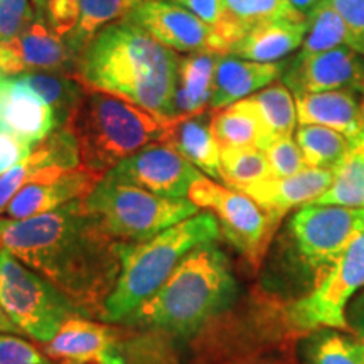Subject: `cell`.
I'll return each instance as SVG.
<instances>
[{
  "mask_svg": "<svg viewBox=\"0 0 364 364\" xmlns=\"http://www.w3.org/2000/svg\"><path fill=\"white\" fill-rule=\"evenodd\" d=\"M235 294L226 255L209 241L191 250L161 289L124 322L188 336L230 306Z\"/></svg>",
  "mask_w": 364,
  "mask_h": 364,
  "instance_id": "cell-3",
  "label": "cell"
},
{
  "mask_svg": "<svg viewBox=\"0 0 364 364\" xmlns=\"http://www.w3.org/2000/svg\"><path fill=\"white\" fill-rule=\"evenodd\" d=\"M0 364H53L44 353L14 334H0Z\"/></svg>",
  "mask_w": 364,
  "mask_h": 364,
  "instance_id": "cell-38",
  "label": "cell"
},
{
  "mask_svg": "<svg viewBox=\"0 0 364 364\" xmlns=\"http://www.w3.org/2000/svg\"><path fill=\"white\" fill-rule=\"evenodd\" d=\"M294 97L331 90H361L364 86V56L353 48L295 56L282 76Z\"/></svg>",
  "mask_w": 364,
  "mask_h": 364,
  "instance_id": "cell-14",
  "label": "cell"
},
{
  "mask_svg": "<svg viewBox=\"0 0 364 364\" xmlns=\"http://www.w3.org/2000/svg\"><path fill=\"white\" fill-rule=\"evenodd\" d=\"M289 59L279 63H257L230 54L218 59L209 108L220 110L228 105L252 97L284 76Z\"/></svg>",
  "mask_w": 364,
  "mask_h": 364,
  "instance_id": "cell-20",
  "label": "cell"
},
{
  "mask_svg": "<svg viewBox=\"0 0 364 364\" xmlns=\"http://www.w3.org/2000/svg\"><path fill=\"white\" fill-rule=\"evenodd\" d=\"M302 16L289 0H221V16L215 29L221 54L230 49L255 26L263 22Z\"/></svg>",
  "mask_w": 364,
  "mask_h": 364,
  "instance_id": "cell-23",
  "label": "cell"
},
{
  "mask_svg": "<svg viewBox=\"0 0 364 364\" xmlns=\"http://www.w3.org/2000/svg\"><path fill=\"white\" fill-rule=\"evenodd\" d=\"M78 167H81V157L76 136L68 125L59 127L36 145L29 157L0 176V215L6 213L14 196L24 186Z\"/></svg>",
  "mask_w": 364,
  "mask_h": 364,
  "instance_id": "cell-15",
  "label": "cell"
},
{
  "mask_svg": "<svg viewBox=\"0 0 364 364\" xmlns=\"http://www.w3.org/2000/svg\"><path fill=\"white\" fill-rule=\"evenodd\" d=\"M311 364H364V339L329 331L317 334L309 348Z\"/></svg>",
  "mask_w": 364,
  "mask_h": 364,
  "instance_id": "cell-34",
  "label": "cell"
},
{
  "mask_svg": "<svg viewBox=\"0 0 364 364\" xmlns=\"http://www.w3.org/2000/svg\"><path fill=\"white\" fill-rule=\"evenodd\" d=\"M188 199L216 216L221 235L236 252L253 265L260 263L279 226L250 196L201 176L191 186Z\"/></svg>",
  "mask_w": 364,
  "mask_h": 364,
  "instance_id": "cell-9",
  "label": "cell"
},
{
  "mask_svg": "<svg viewBox=\"0 0 364 364\" xmlns=\"http://www.w3.org/2000/svg\"><path fill=\"white\" fill-rule=\"evenodd\" d=\"M220 236L216 216L201 211L142 243H120V277L105 302L102 321H125L161 289L191 250Z\"/></svg>",
  "mask_w": 364,
  "mask_h": 364,
  "instance_id": "cell-4",
  "label": "cell"
},
{
  "mask_svg": "<svg viewBox=\"0 0 364 364\" xmlns=\"http://www.w3.org/2000/svg\"><path fill=\"white\" fill-rule=\"evenodd\" d=\"M359 91H361V97H363V105H364V86H363V88L359 90Z\"/></svg>",
  "mask_w": 364,
  "mask_h": 364,
  "instance_id": "cell-47",
  "label": "cell"
},
{
  "mask_svg": "<svg viewBox=\"0 0 364 364\" xmlns=\"http://www.w3.org/2000/svg\"><path fill=\"white\" fill-rule=\"evenodd\" d=\"M59 129L56 113L16 75L0 73V134L17 136L31 147Z\"/></svg>",
  "mask_w": 364,
  "mask_h": 364,
  "instance_id": "cell-16",
  "label": "cell"
},
{
  "mask_svg": "<svg viewBox=\"0 0 364 364\" xmlns=\"http://www.w3.org/2000/svg\"><path fill=\"white\" fill-rule=\"evenodd\" d=\"M68 127L78 142L81 167L105 176L145 145L161 142L167 118L113 95L88 90Z\"/></svg>",
  "mask_w": 364,
  "mask_h": 364,
  "instance_id": "cell-5",
  "label": "cell"
},
{
  "mask_svg": "<svg viewBox=\"0 0 364 364\" xmlns=\"http://www.w3.org/2000/svg\"><path fill=\"white\" fill-rule=\"evenodd\" d=\"M81 0H46L44 19L53 33L66 39L80 21Z\"/></svg>",
  "mask_w": 364,
  "mask_h": 364,
  "instance_id": "cell-37",
  "label": "cell"
},
{
  "mask_svg": "<svg viewBox=\"0 0 364 364\" xmlns=\"http://www.w3.org/2000/svg\"><path fill=\"white\" fill-rule=\"evenodd\" d=\"M307 167L334 171L351 149V140L339 132L321 125H300L295 132Z\"/></svg>",
  "mask_w": 364,
  "mask_h": 364,
  "instance_id": "cell-32",
  "label": "cell"
},
{
  "mask_svg": "<svg viewBox=\"0 0 364 364\" xmlns=\"http://www.w3.org/2000/svg\"><path fill=\"white\" fill-rule=\"evenodd\" d=\"M59 364H125V363L120 354L112 351V353L102 354V356L81 359V361H61Z\"/></svg>",
  "mask_w": 364,
  "mask_h": 364,
  "instance_id": "cell-43",
  "label": "cell"
},
{
  "mask_svg": "<svg viewBox=\"0 0 364 364\" xmlns=\"http://www.w3.org/2000/svg\"><path fill=\"white\" fill-rule=\"evenodd\" d=\"M307 33V17L295 16L255 26L230 49V56L257 63L285 61L300 49Z\"/></svg>",
  "mask_w": 364,
  "mask_h": 364,
  "instance_id": "cell-22",
  "label": "cell"
},
{
  "mask_svg": "<svg viewBox=\"0 0 364 364\" xmlns=\"http://www.w3.org/2000/svg\"><path fill=\"white\" fill-rule=\"evenodd\" d=\"M300 125H321L351 140H364V105L361 91L346 88L295 97Z\"/></svg>",
  "mask_w": 364,
  "mask_h": 364,
  "instance_id": "cell-19",
  "label": "cell"
},
{
  "mask_svg": "<svg viewBox=\"0 0 364 364\" xmlns=\"http://www.w3.org/2000/svg\"><path fill=\"white\" fill-rule=\"evenodd\" d=\"M102 177L85 167L48 176L24 186L14 196L6 209V215L9 220H26L56 211L73 201L85 199Z\"/></svg>",
  "mask_w": 364,
  "mask_h": 364,
  "instance_id": "cell-17",
  "label": "cell"
},
{
  "mask_svg": "<svg viewBox=\"0 0 364 364\" xmlns=\"http://www.w3.org/2000/svg\"><path fill=\"white\" fill-rule=\"evenodd\" d=\"M0 304L27 338L49 343L63 324L81 316L44 277L0 248Z\"/></svg>",
  "mask_w": 364,
  "mask_h": 364,
  "instance_id": "cell-7",
  "label": "cell"
},
{
  "mask_svg": "<svg viewBox=\"0 0 364 364\" xmlns=\"http://www.w3.org/2000/svg\"><path fill=\"white\" fill-rule=\"evenodd\" d=\"M336 48H353V39L331 0H322L307 16L306 39L297 54L309 56Z\"/></svg>",
  "mask_w": 364,
  "mask_h": 364,
  "instance_id": "cell-31",
  "label": "cell"
},
{
  "mask_svg": "<svg viewBox=\"0 0 364 364\" xmlns=\"http://www.w3.org/2000/svg\"><path fill=\"white\" fill-rule=\"evenodd\" d=\"M107 174L171 199L188 198L191 186L203 176L201 171L186 161L177 150L162 142L145 145Z\"/></svg>",
  "mask_w": 364,
  "mask_h": 364,
  "instance_id": "cell-11",
  "label": "cell"
},
{
  "mask_svg": "<svg viewBox=\"0 0 364 364\" xmlns=\"http://www.w3.org/2000/svg\"><path fill=\"white\" fill-rule=\"evenodd\" d=\"M83 206L122 243H142L199 213L189 199L162 198L110 174L97 182Z\"/></svg>",
  "mask_w": 364,
  "mask_h": 364,
  "instance_id": "cell-6",
  "label": "cell"
},
{
  "mask_svg": "<svg viewBox=\"0 0 364 364\" xmlns=\"http://www.w3.org/2000/svg\"><path fill=\"white\" fill-rule=\"evenodd\" d=\"M263 152H265L268 166H270L272 177H289L307 169L297 140H294L292 136H282V139L273 140L263 149Z\"/></svg>",
  "mask_w": 364,
  "mask_h": 364,
  "instance_id": "cell-35",
  "label": "cell"
},
{
  "mask_svg": "<svg viewBox=\"0 0 364 364\" xmlns=\"http://www.w3.org/2000/svg\"><path fill=\"white\" fill-rule=\"evenodd\" d=\"M332 179L334 172L329 169L307 167L295 176L268 177L241 193L250 196L279 226L282 218L289 215L292 209L316 203L331 188Z\"/></svg>",
  "mask_w": 364,
  "mask_h": 364,
  "instance_id": "cell-18",
  "label": "cell"
},
{
  "mask_svg": "<svg viewBox=\"0 0 364 364\" xmlns=\"http://www.w3.org/2000/svg\"><path fill=\"white\" fill-rule=\"evenodd\" d=\"M290 6H292L295 11L302 14V16H309L314 9H316L318 4L322 2V0H289Z\"/></svg>",
  "mask_w": 364,
  "mask_h": 364,
  "instance_id": "cell-45",
  "label": "cell"
},
{
  "mask_svg": "<svg viewBox=\"0 0 364 364\" xmlns=\"http://www.w3.org/2000/svg\"><path fill=\"white\" fill-rule=\"evenodd\" d=\"M33 150L34 147L22 142L17 136L0 134V176L21 164L26 157H29Z\"/></svg>",
  "mask_w": 364,
  "mask_h": 364,
  "instance_id": "cell-40",
  "label": "cell"
},
{
  "mask_svg": "<svg viewBox=\"0 0 364 364\" xmlns=\"http://www.w3.org/2000/svg\"><path fill=\"white\" fill-rule=\"evenodd\" d=\"M16 76L53 108L59 127L70 124L88 91L78 76L71 73L27 71Z\"/></svg>",
  "mask_w": 364,
  "mask_h": 364,
  "instance_id": "cell-27",
  "label": "cell"
},
{
  "mask_svg": "<svg viewBox=\"0 0 364 364\" xmlns=\"http://www.w3.org/2000/svg\"><path fill=\"white\" fill-rule=\"evenodd\" d=\"M220 53H189L181 56L172 118L199 113L209 108L213 80Z\"/></svg>",
  "mask_w": 364,
  "mask_h": 364,
  "instance_id": "cell-25",
  "label": "cell"
},
{
  "mask_svg": "<svg viewBox=\"0 0 364 364\" xmlns=\"http://www.w3.org/2000/svg\"><path fill=\"white\" fill-rule=\"evenodd\" d=\"M248 98L260 117L268 144L282 136H292L299 124L297 107L292 91L284 81H275Z\"/></svg>",
  "mask_w": 364,
  "mask_h": 364,
  "instance_id": "cell-28",
  "label": "cell"
},
{
  "mask_svg": "<svg viewBox=\"0 0 364 364\" xmlns=\"http://www.w3.org/2000/svg\"><path fill=\"white\" fill-rule=\"evenodd\" d=\"M353 39V49L364 56V0H331Z\"/></svg>",
  "mask_w": 364,
  "mask_h": 364,
  "instance_id": "cell-39",
  "label": "cell"
},
{
  "mask_svg": "<svg viewBox=\"0 0 364 364\" xmlns=\"http://www.w3.org/2000/svg\"><path fill=\"white\" fill-rule=\"evenodd\" d=\"M125 21L142 27L157 43L176 53H220L213 26L169 0H144Z\"/></svg>",
  "mask_w": 364,
  "mask_h": 364,
  "instance_id": "cell-12",
  "label": "cell"
},
{
  "mask_svg": "<svg viewBox=\"0 0 364 364\" xmlns=\"http://www.w3.org/2000/svg\"><path fill=\"white\" fill-rule=\"evenodd\" d=\"M334 172L331 188L314 204L364 208V140L351 144Z\"/></svg>",
  "mask_w": 364,
  "mask_h": 364,
  "instance_id": "cell-29",
  "label": "cell"
},
{
  "mask_svg": "<svg viewBox=\"0 0 364 364\" xmlns=\"http://www.w3.org/2000/svg\"><path fill=\"white\" fill-rule=\"evenodd\" d=\"M33 2V7L34 11L38 14H43L44 16V7H46V0H31Z\"/></svg>",
  "mask_w": 364,
  "mask_h": 364,
  "instance_id": "cell-46",
  "label": "cell"
},
{
  "mask_svg": "<svg viewBox=\"0 0 364 364\" xmlns=\"http://www.w3.org/2000/svg\"><path fill=\"white\" fill-rule=\"evenodd\" d=\"M78 56L71 51L65 39L53 33L43 14L16 38L0 43V73L21 75L27 71L71 73L76 75Z\"/></svg>",
  "mask_w": 364,
  "mask_h": 364,
  "instance_id": "cell-13",
  "label": "cell"
},
{
  "mask_svg": "<svg viewBox=\"0 0 364 364\" xmlns=\"http://www.w3.org/2000/svg\"><path fill=\"white\" fill-rule=\"evenodd\" d=\"M36 14L31 0H0V43L16 38Z\"/></svg>",
  "mask_w": 364,
  "mask_h": 364,
  "instance_id": "cell-36",
  "label": "cell"
},
{
  "mask_svg": "<svg viewBox=\"0 0 364 364\" xmlns=\"http://www.w3.org/2000/svg\"><path fill=\"white\" fill-rule=\"evenodd\" d=\"M221 182L228 188L243 191L272 177L270 166L262 149L236 147L221 149Z\"/></svg>",
  "mask_w": 364,
  "mask_h": 364,
  "instance_id": "cell-33",
  "label": "cell"
},
{
  "mask_svg": "<svg viewBox=\"0 0 364 364\" xmlns=\"http://www.w3.org/2000/svg\"><path fill=\"white\" fill-rule=\"evenodd\" d=\"M346 322L354 336L364 339V289L354 295L346 309Z\"/></svg>",
  "mask_w": 364,
  "mask_h": 364,
  "instance_id": "cell-42",
  "label": "cell"
},
{
  "mask_svg": "<svg viewBox=\"0 0 364 364\" xmlns=\"http://www.w3.org/2000/svg\"><path fill=\"white\" fill-rule=\"evenodd\" d=\"M211 129L220 149L257 147L263 150L268 145L260 117L250 98L213 110Z\"/></svg>",
  "mask_w": 364,
  "mask_h": 364,
  "instance_id": "cell-26",
  "label": "cell"
},
{
  "mask_svg": "<svg viewBox=\"0 0 364 364\" xmlns=\"http://www.w3.org/2000/svg\"><path fill=\"white\" fill-rule=\"evenodd\" d=\"M169 2L188 9L209 26H216V22L220 21L221 0H169Z\"/></svg>",
  "mask_w": 364,
  "mask_h": 364,
  "instance_id": "cell-41",
  "label": "cell"
},
{
  "mask_svg": "<svg viewBox=\"0 0 364 364\" xmlns=\"http://www.w3.org/2000/svg\"><path fill=\"white\" fill-rule=\"evenodd\" d=\"M120 243L83 199L26 220H0V248L56 287L83 317L102 318L120 277Z\"/></svg>",
  "mask_w": 364,
  "mask_h": 364,
  "instance_id": "cell-1",
  "label": "cell"
},
{
  "mask_svg": "<svg viewBox=\"0 0 364 364\" xmlns=\"http://www.w3.org/2000/svg\"><path fill=\"white\" fill-rule=\"evenodd\" d=\"M115 341L117 332L108 326L76 316L63 324L43 351L54 361H81L115 351Z\"/></svg>",
  "mask_w": 364,
  "mask_h": 364,
  "instance_id": "cell-24",
  "label": "cell"
},
{
  "mask_svg": "<svg viewBox=\"0 0 364 364\" xmlns=\"http://www.w3.org/2000/svg\"><path fill=\"white\" fill-rule=\"evenodd\" d=\"M364 289V231L348 248L316 277V285L287 311V321L295 331L322 327L349 331L346 309Z\"/></svg>",
  "mask_w": 364,
  "mask_h": 364,
  "instance_id": "cell-8",
  "label": "cell"
},
{
  "mask_svg": "<svg viewBox=\"0 0 364 364\" xmlns=\"http://www.w3.org/2000/svg\"><path fill=\"white\" fill-rule=\"evenodd\" d=\"M0 334H22L19 327L16 326V322L9 317V314L4 311L2 304H0Z\"/></svg>",
  "mask_w": 364,
  "mask_h": 364,
  "instance_id": "cell-44",
  "label": "cell"
},
{
  "mask_svg": "<svg viewBox=\"0 0 364 364\" xmlns=\"http://www.w3.org/2000/svg\"><path fill=\"white\" fill-rule=\"evenodd\" d=\"M144 0H81L80 21L65 39L76 56L88 46L100 31L113 22L124 21Z\"/></svg>",
  "mask_w": 364,
  "mask_h": 364,
  "instance_id": "cell-30",
  "label": "cell"
},
{
  "mask_svg": "<svg viewBox=\"0 0 364 364\" xmlns=\"http://www.w3.org/2000/svg\"><path fill=\"white\" fill-rule=\"evenodd\" d=\"M211 120V108L193 115L169 118L161 142L171 145L211 179L221 181V149L213 135Z\"/></svg>",
  "mask_w": 364,
  "mask_h": 364,
  "instance_id": "cell-21",
  "label": "cell"
},
{
  "mask_svg": "<svg viewBox=\"0 0 364 364\" xmlns=\"http://www.w3.org/2000/svg\"><path fill=\"white\" fill-rule=\"evenodd\" d=\"M179 61V53L124 19L90 41L78 56L76 76L86 90L113 95L169 120Z\"/></svg>",
  "mask_w": 364,
  "mask_h": 364,
  "instance_id": "cell-2",
  "label": "cell"
},
{
  "mask_svg": "<svg viewBox=\"0 0 364 364\" xmlns=\"http://www.w3.org/2000/svg\"><path fill=\"white\" fill-rule=\"evenodd\" d=\"M363 231L364 208L309 204L300 208L289 223L297 255L316 277Z\"/></svg>",
  "mask_w": 364,
  "mask_h": 364,
  "instance_id": "cell-10",
  "label": "cell"
}]
</instances>
